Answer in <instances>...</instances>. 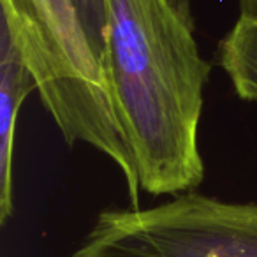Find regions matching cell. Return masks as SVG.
<instances>
[{
    "label": "cell",
    "instance_id": "6da1fadb",
    "mask_svg": "<svg viewBox=\"0 0 257 257\" xmlns=\"http://www.w3.org/2000/svg\"><path fill=\"white\" fill-rule=\"evenodd\" d=\"M102 71L141 190L178 196L203 183V92L211 64L190 0H106Z\"/></svg>",
    "mask_w": 257,
    "mask_h": 257
},
{
    "label": "cell",
    "instance_id": "7a4b0ae2",
    "mask_svg": "<svg viewBox=\"0 0 257 257\" xmlns=\"http://www.w3.org/2000/svg\"><path fill=\"white\" fill-rule=\"evenodd\" d=\"M2 25L15 39L64 140L85 143L113 161L127 183L131 208H140L136 162L74 2L2 0Z\"/></svg>",
    "mask_w": 257,
    "mask_h": 257
},
{
    "label": "cell",
    "instance_id": "3957f363",
    "mask_svg": "<svg viewBox=\"0 0 257 257\" xmlns=\"http://www.w3.org/2000/svg\"><path fill=\"white\" fill-rule=\"evenodd\" d=\"M71 257H257V204L197 192L106 210Z\"/></svg>",
    "mask_w": 257,
    "mask_h": 257
},
{
    "label": "cell",
    "instance_id": "277c9868",
    "mask_svg": "<svg viewBox=\"0 0 257 257\" xmlns=\"http://www.w3.org/2000/svg\"><path fill=\"white\" fill-rule=\"evenodd\" d=\"M37 90L36 79L25 64L15 39L2 25L0 32V225H6L15 210L13 162L18 114L27 95Z\"/></svg>",
    "mask_w": 257,
    "mask_h": 257
},
{
    "label": "cell",
    "instance_id": "5b68a950",
    "mask_svg": "<svg viewBox=\"0 0 257 257\" xmlns=\"http://www.w3.org/2000/svg\"><path fill=\"white\" fill-rule=\"evenodd\" d=\"M218 64L236 95L257 102V18L238 16L218 44Z\"/></svg>",
    "mask_w": 257,
    "mask_h": 257
},
{
    "label": "cell",
    "instance_id": "8992f818",
    "mask_svg": "<svg viewBox=\"0 0 257 257\" xmlns=\"http://www.w3.org/2000/svg\"><path fill=\"white\" fill-rule=\"evenodd\" d=\"M72 2L85 27L90 46L102 67L104 48H106V0H72Z\"/></svg>",
    "mask_w": 257,
    "mask_h": 257
},
{
    "label": "cell",
    "instance_id": "52a82bcc",
    "mask_svg": "<svg viewBox=\"0 0 257 257\" xmlns=\"http://www.w3.org/2000/svg\"><path fill=\"white\" fill-rule=\"evenodd\" d=\"M239 16H253L257 18V0H238Z\"/></svg>",
    "mask_w": 257,
    "mask_h": 257
}]
</instances>
